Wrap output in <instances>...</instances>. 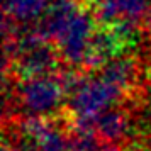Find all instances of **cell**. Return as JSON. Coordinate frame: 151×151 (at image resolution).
I'll return each mask as SVG.
<instances>
[{"label": "cell", "mask_w": 151, "mask_h": 151, "mask_svg": "<svg viewBox=\"0 0 151 151\" xmlns=\"http://www.w3.org/2000/svg\"><path fill=\"white\" fill-rule=\"evenodd\" d=\"M122 88L104 76L85 78L83 83L70 95V110L73 114V129H95L97 119L112 109L124 97Z\"/></svg>", "instance_id": "obj_1"}, {"label": "cell", "mask_w": 151, "mask_h": 151, "mask_svg": "<svg viewBox=\"0 0 151 151\" xmlns=\"http://www.w3.org/2000/svg\"><path fill=\"white\" fill-rule=\"evenodd\" d=\"M66 92L60 78L53 75L21 80L17 99L29 116H48L61 105Z\"/></svg>", "instance_id": "obj_2"}, {"label": "cell", "mask_w": 151, "mask_h": 151, "mask_svg": "<svg viewBox=\"0 0 151 151\" xmlns=\"http://www.w3.org/2000/svg\"><path fill=\"white\" fill-rule=\"evenodd\" d=\"M95 31V15L82 7L55 41V46L63 61L73 66H82Z\"/></svg>", "instance_id": "obj_3"}, {"label": "cell", "mask_w": 151, "mask_h": 151, "mask_svg": "<svg viewBox=\"0 0 151 151\" xmlns=\"http://www.w3.org/2000/svg\"><path fill=\"white\" fill-rule=\"evenodd\" d=\"M58 49H53L51 44L36 46L32 49H27L15 58L12 70H15V75L21 80L27 78H37V76H48L53 75V71L58 66L60 61Z\"/></svg>", "instance_id": "obj_4"}, {"label": "cell", "mask_w": 151, "mask_h": 151, "mask_svg": "<svg viewBox=\"0 0 151 151\" xmlns=\"http://www.w3.org/2000/svg\"><path fill=\"white\" fill-rule=\"evenodd\" d=\"M150 10V0H97V17L102 24L117 21L139 22Z\"/></svg>", "instance_id": "obj_5"}, {"label": "cell", "mask_w": 151, "mask_h": 151, "mask_svg": "<svg viewBox=\"0 0 151 151\" xmlns=\"http://www.w3.org/2000/svg\"><path fill=\"white\" fill-rule=\"evenodd\" d=\"M137 75H139L137 61L129 56H119L116 60H110L100 70V76L117 85L124 92H129L134 88L137 82Z\"/></svg>", "instance_id": "obj_6"}, {"label": "cell", "mask_w": 151, "mask_h": 151, "mask_svg": "<svg viewBox=\"0 0 151 151\" xmlns=\"http://www.w3.org/2000/svg\"><path fill=\"white\" fill-rule=\"evenodd\" d=\"M49 9V0H4L5 17L17 24H31L44 17Z\"/></svg>", "instance_id": "obj_7"}, {"label": "cell", "mask_w": 151, "mask_h": 151, "mask_svg": "<svg viewBox=\"0 0 151 151\" xmlns=\"http://www.w3.org/2000/svg\"><path fill=\"white\" fill-rule=\"evenodd\" d=\"M129 129V116L122 109H109L97 119L95 122V132L102 141L114 143L119 141L121 137Z\"/></svg>", "instance_id": "obj_8"}, {"label": "cell", "mask_w": 151, "mask_h": 151, "mask_svg": "<svg viewBox=\"0 0 151 151\" xmlns=\"http://www.w3.org/2000/svg\"><path fill=\"white\" fill-rule=\"evenodd\" d=\"M4 151H32V146L29 141H22L19 144H5Z\"/></svg>", "instance_id": "obj_9"}, {"label": "cell", "mask_w": 151, "mask_h": 151, "mask_svg": "<svg viewBox=\"0 0 151 151\" xmlns=\"http://www.w3.org/2000/svg\"><path fill=\"white\" fill-rule=\"evenodd\" d=\"M144 27H146V31L151 32V7H150V10H148L146 17H144Z\"/></svg>", "instance_id": "obj_10"}, {"label": "cell", "mask_w": 151, "mask_h": 151, "mask_svg": "<svg viewBox=\"0 0 151 151\" xmlns=\"http://www.w3.org/2000/svg\"><path fill=\"white\" fill-rule=\"evenodd\" d=\"M100 151H122V150H119L117 146H114V144H110V146H105V148H100Z\"/></svg>", "instance_id": "obj_11"}, {"label": "cell", "mask_w": 151, "mask_h": 151, "mask_svg": "<svg viewBox=\"0 0 151 151\" xmlns=\"http://www.w3.org/2000/svg\"><path fill=\"white\" fill-rule=\"evenodd\" d=\"M150 82H151V71H150Z\"/></svg>", "instance_id": "obj_12"}]
</instances>
